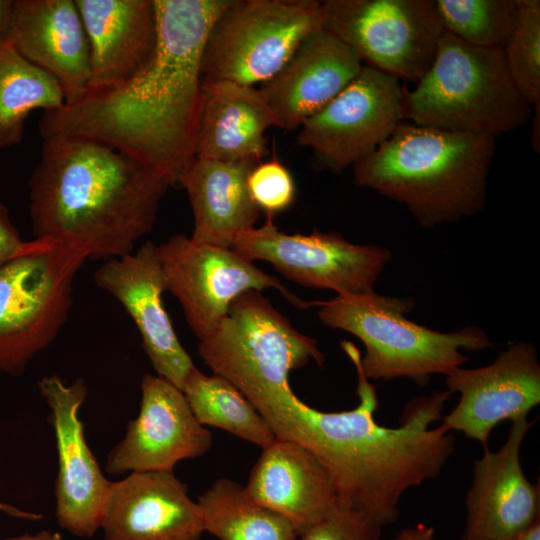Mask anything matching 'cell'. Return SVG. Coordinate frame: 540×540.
<instances>
[{"mask_svg": "<svg viewBox=\"0 0 540 540\" xmlns=\"http://www.w3.org/2000/svg\"><path fill=\"white\" fill-rule=\"evenodd\" d=\"M156 43L145 65L109 89L44 112L42 139L86 136L159 170L175 184L195 157L208 34L231 0H153Z\"/></svg>", "mask_w": 540, "mask_h": 540, "instance_id": "cell-1", "label": "cell"}, {"mask_svg": "<svg viewBox=\"0 0 540 540\" xmlns=\"http://www.w3.org/2000/svg\"><path fill=\"white\" fill-rule=\"evenodd\" d=\"M356 370L359 403L354 409L320 411L292 392L259 413L276 438L296 442L318 457L339 503L364 511L384 527L398 519L405 491L437 477L454 452L453 433L443 424L430 428L442 419L451 393L413 398L400 426L390 428L374 419L379 407L375 387Z\"/></svg>", "mask_w": 540, "mask_h": 540, "instance_id": "cell-2", "label": "cell"}, {"mask_svg": "<svg viewBox=\"0 0 540 540\" xmlns=\"http://www.w3.org/2000/svg\"><path fill=\"white\" fill-rule=\"evenodd\" d=\"M174 183L126 152L86 136L43 139L29 179L35 238L61 243L86 258L133 252L154 227L160 202Z\"/></svg>", "mask_w": 540, "mask_h": 540, "instance_id": "cell-3", "label": "cell"}, {"mask_svg": "<svg viewBox=\"0 0 540 540\" xmlns=\"http://www.w3.org/2000/svg\"><path fill=\"white\" fill-rule=\"evenodd\" d=\"M496 139L402 122L353 165L354 182L403 204L425 228L456 222L486 203Z\"/></svg>", "mask_w": 540, "mask_h": 540, "instance_id": "cell-4", "label": "cell"}, {"mask_svg": "<svg viewBox=\"0 0 540 540\" xmlns=\"http://www.w3.org/2000/svg\"><path fill=\"white\" fill-rule=\"evenodd\" d=\"M318 317L330 328L346 331L362 341L365 353L349 342L342 346L367 379L388 381L410 378L426 385L431 375H448L468 360L460 350L479 351L493 346L477 326L439 332L404 317L414 306L411 299L382 296L337 295L314 301Z\"/></svg>", "mask_w": 540, "mask_h": 540, "instance_id": "cell-5", "label": "cell"}, {"mask_svg": "<svg viewBox=\"0 0 540 540\" xmlns=\"http://www.w3.org/2000/svg\"><path fill=\"white\" fill-rule=\"evenodd\" d=\"M531 114L502 48L473 46L445 31L431 66L405 93V119L449 132L496 139L524 125Z\"/></svg>", "mask_w": 540, "mask_h": 540, "instance_id": "cell-6", "label": "cell"}, {"mask_svg": "<svg viewBox=\"0 0 540 540\" xmlns=\"http://www.w3.org/2000/svg\"><path fill=\"white\" fill-rule=\"evenodd\" d=\"M204 363L257 407L290 391L289 373L313 360L322 367L317 340L296 330L260 291L231 303L215 330L199 341Z\"/></svg>", "mask_w": 540, "mask_h": 540, "instance_id": "cell-7", "label": "cell"}, {"mask_svg": "<svg viewBox=\"0 0 540 540\" xmlns=\"http://www.w3.org/2000/svg\"><path fill=\"white\" fill-rule=\"evenodd\" d=\"M86 256L45 238L0 265V372L20 375L66 322Z\"/></svg>", "mask_w": 540, "mask_h": 540, "instance_id": "cell-8", "label": "cell"}, {"mask_svg": "<svg viewBox=\"0 0 540 540\" xmlns=\"http://www.w3.org/2000/svg\"><path fill=\"white\" fill-rule=\"evenodd\" d=\"M321 27L316 0H231L212 26L202 55V84H263Z\"/></svg>", "mask_w": 540, "mask_h": 540, "instance_id": "cell-9", "label": "cell"}, {"mask_svg": "<svg viewBox=\"0 0 540 540\" xmlns=\"http://www.w3.org/2000/svg\"><path fill=\"white\" fill-rule=\"evenodd\" d=\"M321 27L364 65L417 82L431 66L444 32L434 0L320 1Z\"/></svg>", "mask_w": 540, "mask_h": 540, "instance_id": "cell-10", "label": "cell"}, {"mask_svg": "<svg viewBox=\"0 0 540 540\" xmlns=\"http://www.w3.org/2000/svg\"><path fill=\"white\" fill-rule=\"evenodd\" d=\"M156 250L166 290L180 303L199 341L225 318L233 300L249 290L274 288L298 309L314 306V301L298 298L279 279L231 248L176 234L156 245Z\"/></svg>", "mask_w": 540, "mask_h": 540, "instance_id": "cell-11", "label": "cell"}, {"mask_svg": "<svg viewBox=\"0 0 540 540\" xmlns=\"http://www.w3.org/2000/svg\"><path fill=\"white\" fill-rule=\"evenodd\" d=\"M231 249L253 262L270 263L295 283L331 289L337 295L374 292L392 257L387 248L353 244L337 232L315 229L309 235L284 233L270 215L261 227L241 233Z\"/></svg>", "mask_w": 540, "mask_h": 540, "instance_id": "cell-12", "label": "cell"}, {"mask_svg": "<svg viewBox=\"0 0 540 540\" xmlns=\"http://www.w3.org/2000/svg\"><path fill=\"white\" fill-rule=\"evenodd\" d=\"M405 93L399 79L363 65L334 99L301 124L297 144L341 173L374 152L404 121Z\"/></svg>", "mask_w": 540, "mask_h": 540, "instance_id": "cell-13", "label": "cell"}, {"mask_svg": "<svg viewBox=\"0 0 540 540\" xmlns=\"http://www.w3.org/2000/svg\"><path fill=\"white\" fill-rule=\"evenodd\" d=\"M38 387L51 411L58 453L55 485L56 518L71 534L91 538L101 527L111 486L84 435L79 410L87 397L82 378L66 384L57 375L43 377Z\"/></svg>", "mask_w": 540, "mask_h": 540, "instance_id": "cell-14", "label": "cell"}, {"mask_svg": "<svg viewBox=\"0 0 540 540\" xmlns=\"http://www.w3.org/2000/svg\"><path fill=\"white\" fill-rule=\"evenodd\" d=\"M446 376L447 390L460 398L442 424L478 441L483 449L495 426L527 418L540 403V363L534 345L526 341L510 345L487 366L458 367Z\"/></svg>", "mask_w": 540, "mask_h": 540, "instance_id": "cell-15", "label": "cell"}, {"mask_svg": "<svg viewBox=\"0 0 540 540\" xmlns=\"http://www.w3.org/2000/svg\"><path fill=\"white\" fill-rule=\"evenodd\" d=\"M211 445V433L197 421L184 393L158 375L145 374L139 414L107 455L105 471H173L179 461L200 457Z\"/></svg>", "mask_w": 540, "mask_h": 540, "instance_id": "cell-16", "label": "cell"}, {"mask_svg": "<svg viewBox=\"0 0 540 540\" xmlns=\"http://www.w3.org/2000/svg\"><path fill=\"white\" fill-rule=\"evenodd\" d=\"M96 285L114 296L133 319L157 375L182 391L195 367L181 345L162 295L166 290L156 245L106 260L94 273Z\"/></svg>", "mask_w": 540, "mask_h": 540, "instance_id": "cell-17", "label": "cell"}, {"mask_svg": "<svg viewBox=\"0 0 540 540\" xmlns=\"http://www.w3.org/2000/svg\"><path fill=\"white\" fill-rule=\"evenodd\" d=\"M535 421H512L502 447L486 448L474 461L461 540H513L540 518L539 481L526 478L520 461L522 442Z\"/></svg>", "mask_w": 540, "mask_h": 540, "instance_id": "cell-18", "label": "cell"}, {"mask_svg": "<svg viewBox=\"0 0 540 540\" xmlns=\"http://www.w3.org/2000/svg\"><path fill=\"white\" fill-rule=\"evenodd\" d=\"M105 540H200L198 503L173 471L131 472L112 482L103 510Z\"/></svg>", "mask_w": 540, "mask_h": 540, "instance_id": "cell-19", "label": "cell"}, {"mask_svg": "<svg viewBox=\"0 0 540 540\" xmlns=\"http://www.w3.org/2000/svg\"><path fill=\"white\" fill-rule=\"evenodd\" d=\"M7 39L58 81L65 104L87 91L89 45L75 0H13Z\"/></svg>", "mask_w": 540, "mask_h": 540, "instance_id": "cell-20", "label": "cell"}, {"mask_svg": "<svg viewBox=\"0 0 540 540\" xmlns=\"http://www.w3.org/2000/svg\"><path fill=\"white\" fill-rule=\"evenodd\" d=\"M357 54L329 31L309 34L289 61L259 90L281 128L293 129L325 107L361 71Z\"/></svg>", "mask_w": 540, "mask_h": 540, "instance_id": "cell-21", "label": "cell"}, {"mask_svg": "<svg viewBox=\"0 0 540 540\" xmlns=\"http://www.w3.org/2000/svg\"><path fill=\"white\" fill-rule=\"evenodd\" d=\"M244 491L254 502L285 517L298 536L338 502L331 476L318 457L306 447L280 438L263 448Z\"/></svg>", "mask_w": 540, "mask_h": 540, "instance_id": "cell-22", "label": "cell"}, {"mask_svg": "<svg viewBox=\"0 0 540 540\" xmlns=\"http://www.w3.org/2000/svg\"><path fill=\"white\" fill-rule=\"evenodd\" d=\"M75 4L89 45L87 91L112 88L145 65L157 36L153 0H75Z\"/></svg>", "mask_w": 540, "mask_h": 540, "instance_id": "cell-23", "label": "cell"}, {"mask_svg": "<svg viewBox=\"0 0 540 540\" xmlns=\"http://www.w3.org/2000/svg\"><path fill=\"white\" fill-rule=\"evenodd\" d=\"M280 122L259 88L232 82L202 84L195 157L262 161L268 128Z\"/></svg>", "mask_w": 540, "mask_h": 540, "instance_id": "cell-24", "label": "cell"}, {"mask_svg": "<svg viewBox=\"0 0 540 540\" xmlns=\"http://www.w3.org/2000/svg\"><path fill=\"white\" fill-rule=\"evenodd\" d=\"M260 161L223 162L194 157L177 182L186 190L194 216L191 239L232 248L254 228L260 209L248 189V176Z\"/></svg>", "mask_w": 540, "mask_h": 540, "instance_id": "cell-25", "label": "cell"}, {"mask_svg": "<svg viewBox=\"0 0 540 540\" xmlns=\"http://www.w3.org/2000/svg\"><path fill=\"white\" fill-rule=\"evenodd\" d=\"M65 104L58 81L26 60L8 39L0 41V149L22 141L25 121L36 109Z\"/></svg>", "mask_w": 540, "mask_h": 540, "instance_id": "cell-26", "label": "cell"}, {"mask_svg": "<svg viewBox=\"0 0 540 540\" xmlns=\"http://www.w3.org/2000/svg\"><path fill=\"white\" fill-rule=\"evenodd\" d=\"M204 530L219 540H296L293 525L279 513L251 500L244 487L216 480L198 499Z\"/></svg>", "mask_w": 540, "mask_h": 540, "instance_id": "cell-27", "label": "cell"}, {"mask_svg": "<svg viewBox=\"0 0 540 540\" xmlns=\"http://www.w3.org/2000/svg\"><path fill=\"white\" fill-rule=\"evenodd\" d=\"M182 392L201 425L223 429L262 448L276 439L251 402L226 378L205 375L195 366Z\"/></svg>", "mask_w": 540, "mask_h": 540, "instance_id": "cell-28", "label": "cell"}, {"mask_svg": "<svg viewBox=\"0 0 540 540\" xmlns=\"http://www.w3.org/2000/svg\"><path fill=\"white\" fill-rule=\"evenodd\" d=\"M445 32L473 46L503 48L518 15L517 0H434Z\"/></svg>", "mask_w": 540, "mask_h": 540, "instance_id": "cell-29", "label": "cell"}, {"mask_svg": "<svg viewBox=\"0 0 540 540\" xmlns=\"http://www.w3.org/2000/svg\"><path fill=\"white\" fill-rule=\"evenodd\" d=\"M515 27L503 54L510 76L524 99L540 106V1L517 0Z\"/></svg>", "mask_w": 540, "mask_h": 540, "instance_id": "cell-30", "label": "cell"}, {"mask_svg": "<svg viewBox=\"0 0 540 540\" xmlns=\"http://www.w3.org/2000/svg\"><path fill=\"white\" fill-rule=\"evenodd\" d=\"M250 195L260 210L274 216L295 200V182L286 166L273 156L258 162L248 176Z\"/></svg>", "mask_w": 540, "mask_h": 540, "instance_id": "cell-31", "label": "cell"}, {"mask_svg": "<svg viewBox=\"0 0 540 540\" xmlns=\"http://www.w3.org/2000/svg\"><path fill=\"white\" fill-rule=\"evenodd\" d=\"M383 526L364 511L337 502L300 540H380Z\"/></svg>", "mask_w": 540, "mask_h": 540, "instance_id": "cell-32", "label": "cell"}, {"mask_svg": "<svg viewBox=\"0 0 540 540\" xmlns=\"http://www.w3.org/2000/svg\"><path fill=\"white\" fill-rule=\"evenodd\" d=\"M24 242L0 201V265L19 253Z\"/></svg>", "mask_w": 540, "mask_h": 540, "instance_id": "cell-33", "label": "cell"}, {"mask_svg": "<svg viewBox=\"0 0 540 540\" xmlns=\"http://www.w3.org/2000/svg\"><path fill=\"white\" fill-rule=\"evenodd\" d=\"M390 540H434V528L424 523L401 530Z\"/></svg>", "mask_w": 540, "mask_h": 540, "instance_id": "cell-34", "label": "cell"}, {"mask_svg": "<svg viewBox=\"0 0 540 540\" xmlns=\"http://www.w3.org/2000/svg\"><path fill=\"white\" fill-rule=\"evenodd\" d=\"M13 0H0V41L7 39Z\"/></svg>", "mask_w": 540, "mask_h": 540, "instance_id": "cell-35", "label": "cell"}, {"mask_svg": "<svg viewBox=\"0 0 540 540\" xmlns=\"http://www.w3.org/2000/svg\"><path fill=\"white\" fill-rule=\"evenodd\" d=\"M2 540H65L58 532L43 530L35 534H23Z\"/></svg>", "mask_w": 540, "mask_h": 540, "instance_id": "cell-36", "label": "cell"}, {"mask_svg": "<svg viewBox=\"0 0 540 540\" xmlns=\"http://www.w3.org/2000/svg\"><path fill=\"white\" fill-rule=\"evenodd\" d=\"M513 540H540V518Z\"/></svg>", "mask_w": 540, "mask_h": 540, "instance_id": "cell-37", "label": "cell"}]
</instances>
